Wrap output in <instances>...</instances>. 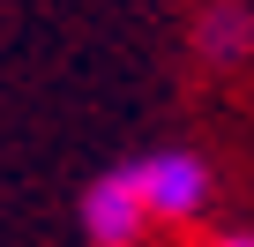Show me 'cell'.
<instances>
[{
    "label": "cell",
    "mask_w": 254,
    "mask_h": 247,
    "mask_svg": "<svg viewBox=\"0 0 254 247\" xmlns=\"http://www.w3.org/2000/svg\"><path fill=\"white\" fill-rule=\"evenodd\" d=\"M135 172V195H142V210H150V225L157 217H194L202 202H209V165L194 158V150H157V158H142V165H127Z\"/></svg>",
    "instance_id": "obj_1"
},
{
    "label": "cell",
    "mask_w": 254,
    "mask_h": 247,
    "mask_svg": "<svg viewBox=\"0 0 254 247\" xmlns=\"http://www.w3.org/2000/svg\"><path fill=\"white\" fill-rule=\"evenodd\" d=\"M142 225H150V210H142V195H135V172H105L90 195H82V232H90V247H135L142 240Z\"/></svg>",
    "instance_id": "obj_2"
},
{
    "label": "cell",
    "mask_w": 254,
    "mask_h": 247,
    "mask_svg": "<svg viewBox=\"0 0 254 247\" xmlns=\"http://www.w3.org/2000/svg\"><path fill=\"white\" fill-rule=\"evenodd\" d=\"M202 53H209V60H239V53H247V15H239V8H217V15L202 23Z\"/></svg>",
    "instance_id": "obj_3"
},
{
    "label": "cell",
    "mask_w": 254,
    "mask_h": 247,
    "mask_svg": "<svg viewBox=\"0 0 254 247\" xmlns=\"http://www.w3.org/2000/svg\"><path fill=\"white\" fill-rule=\"evenodd\" d=\"M217 247H254V232H239V240H217Z\"/></svg>",
    "instance_id": "obj_4"
}]
</instances>
